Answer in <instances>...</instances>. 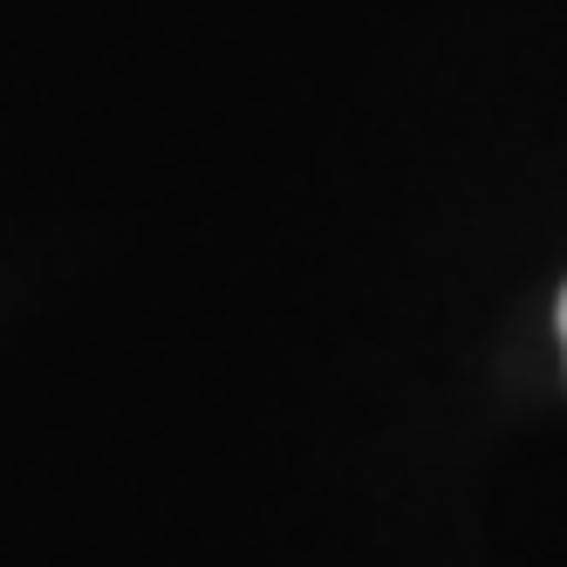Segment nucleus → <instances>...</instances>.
I'll return each instance as SVG.
<instances>
[{"label": "nucleus", "instance_id": "nucleus-1", "mask_svg": "<svg viewBox=\"0 0 567 567\" xmlns=\"http://www.w3.org/2000/svg\"><path fill=\"white\" fill-rule=\"evenodd\" d=\"M560 349H567V295H560Z\"/></svg>", "mask_w": 567, "mask_h": 567}]
</instances>
